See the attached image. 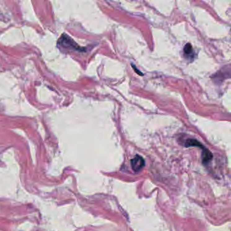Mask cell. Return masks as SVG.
I'll return each instance as SVG.
<instances>
[{
    "label": "cell",
    "instance_id": "3",
    "mask_svg": "<svg viewBox=\"0 0 231 231\" xmlns=\"http://www.w3.org/2000/svg\"><path fill=\"white\" fill-rule=\"evenodd\" d=\"M212 159V154L210 151H209L207 149H203V163H207Z\"/></svg>",
    "mask_w": 231,
    "mask_h": 231
},
{
    "label": "cell",
    "instance_id": "4",
    "mask_svg": "<svg viewBox=\"0 0 231 231\" xmlns=\"http://www.w3.org/2000/svg\"><path fill=\"white\" fill-rule=\"evenodd\" d=\"M184 52L185 54L188 55V56H189V55H192L191 54L193 53V47L190 43H186L184 47Z\"/></svg>",
    "mask_w": 231,
    "mask_h": 231
},
{
    "label": "cell",
    "instance_id": "2",
    "mask_svg": "<svg viewBox=\"0 0 231 231\" xmlns=\"http://www.w3.org/2000/svg\"><path fill=\"white\" fill-rule=\"evenodd\" d=\"M185 146L186 147H188V146H198V147H201V149L204 148L203 146H202L199 142H198L195 139H189V140H187L185 143Z\"/></svg>",
    "mask_w": 231,
    "mask_h": 231
},
{
    "label": "cell",
    "instance_id": "1",
    "mask_svg": "<svg viewBox=\"0 0 231 231\" xmlns=\"http://www.w3.org/2000/svg\"><path fill=\"white\" fill-rule=\"evenodd\" d=\"M145 161L144 159L140 155H136L131 160V168L134 171H140L144 167Z\"/></svg>",
    "mask_w": 231,
    "mask_h": 231
}]
</instances>
